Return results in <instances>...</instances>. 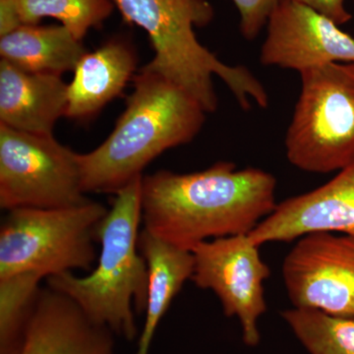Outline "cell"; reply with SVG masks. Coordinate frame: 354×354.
<instances>
[{"label":"cell","instance_id":"17","mask_svg":"<svg viewBox=\"0 0 354 354\" xmlns=\"http://www.w3.org/2000/svg\"><path fill=\"white\" fill-rule=\"evenodd\" d=\"M41 279L35 272L0 279V354H19Z\"/></svg>","mask_w":354,"mask_h":354},{"label":"cell","instance_id":"10","mask_svg":"<svg viewBox=\"0 0 354 354\" xmlns=\"http://www.w3.org/2000/svg\"><path fill=\"white\" fill-rule=\"evenodd\" d=\"M260 62L299 73L335 62H354V38L313 9L295 0H279L268 21Z\"/></svg>","mask_w":354,"mask_h":354},{"label":"cell","instance_id":"5","mask_svg":"<svg viewBox=\"0 0 354 354\" xmlns=\"http://www.w3.org/2000/svg\"><path fill=\"white\" fill-rule=\"evenodd\" d=\"M108 212L92 200L69 208L7 212L0 227V279L90 271L97 260V230Z\"/></svg>","mask_w":354,"mask_h":354},{"label":"cell","instance_id":"12","mask_svg":"<svg viewBox=\"0 0 354 354\" xmlns=\"http://www.w3.org/2000/svg\"><path fill=\"white\" fill-rule=\"evenodd\" d=\"M115 335L68 297L41 288L19 354H114Z\"/></svg>","mask_w":354,"mask_h":354},{"label":"cell","instance_id":"1","mask_svg":"<svg viewBox=\"0 0 354 354\" xmlns=\"http://www.w3.org/2000/svg\"><path fill=\"white\" fill-rule=\"evenodd\" d=\"M276 177L218 162L205 171H158L142 178L144 228L190 250L201 242L249 234L277 206Z\"/></svg>","mask_w":354,"mask_h":354},{"label":"cell","instance_id":"13","mask_svg":"<svg viewBox=\"0 0 354 354\" xmlns=\"http://www.w3.org/2000/svg\"><path fill=\"white\" fill-rule=\"evenodd\" d=\"M68 84L62 75L26 71L0 62V124L32 134L53 135L66 115Z\"/></svg>","mask_w":354,"mask_h":354},{"label":"cell","instance_id":"19","mask_svg":"<svg viewBox=\"0 0 354 354\" xmlns=\"http://www.w3.org/2000/svg\"><path fill=\"white\" fill-rule=\"evenodd\" d=\"M21 26L55 18L82 41L88 30L101 27L113 13V0H13Z\"/></svg>","mask_w":354,"mask_h":354},{"label":"cell","instance_id":"21","mask_svg":"<svg viewBox=\"0 0 354 354\" xmlns=\"http://www.w3.org/2000/svg\"><path fill=\"white\" fill-rule=\"evenodd\" d=\"M304 6L325 16L337 25L348 23L353 15L346 8V0H295Z\"/></svg>","mask_w":354,"mask_h":354},{"label":"cell","instance_id":"6","mask_svg":"<svg viewBox=\"0 0 354 354\" xmlns=\"http://www.w3.org/2000/svg\"><path fill=\"white\" fill-rule=\"evenodd\" d=\"M299 74L301 91L286 132V157L301 171H339L354 160V62Z\"/></svg>","mask_w":354,"mask_h":354},{"label":"cell","instance_id":"3","mask_svg":"<svg viewBox=\"0 0 354 354\" xmlns=\"http://www.w3.org/2000/svg\"><path fill=\"white\" fill-rule=\"evenodd\" d=\"M128 24L148 34L153 58L147 69L171 80L192 95L206 113L218 109L213 77H220L244 111L251 102L261 108L269 104V95L252 72L241 65L223 64L195 35L214 18L208 0H113Z\"/></svg>","mask_w":354,"mask_h":354},{"label":"cell","instance_id":"16","mask_svg":"<svg viewBox=\"0 0 354 354\" xmlns=\"http://www.w3.org/2000/svg\"><path fill=\"white\" fill-rule=\"evenodd\" d=\"M86 53L82 41L62 25H25L0 37L1 59L36 73L74 71Z\"/></svg>","mask_w":354,"mask_h":354},{"label":"cell","instance_id":"8","mask_svg":"<svg viewBox=\"0 0 354 354\" xmlns=\"http://www.w3.org/2000/svg\"><path fill=\"white\" fill-rule=\"evenodd\" d=\"M259 248L248 234H241L201 242L191 249V281L215 293L225 316L239 319L242 339L251 348L260 342L258 323L267 311L264 283L271 274Z\"/></svg>","mask_w":354,"mask_h":354},{"label":"cell","instance_id":"2","mask_svg":"<svg viewBox=\"0 0 354 354\" xmlns=\"http://www.w3.org/2000/svg\"><path fill=\"white\" fill-rule=\"evenodd\" d=\"M133 80L113 131L92 152L79 153L85 193L116 194L160 153L192 141L204 125L206 111L169 79L143 67Z\"/></svg>","mask_w":354,"mask_h":354},{"label":"cell","instance_id":"7","mask_svg":"<svg viewBox=\"0 0 354 354\" xmlns=\"http://www.w3.org/2000/svg\"><path fill=\"white\" fill-rule=\"evenodd\" d=\"M79 153L53 135L32 134L0 124V207L57 209L88 202Z\"/></svg>","mask_w":354,"mask_h":354},{"label":"cell","instance_id":"4","mask_svg":"<svg viewBox=\"0 0 354 354\" xmlns=\"http://www.w3.org/2000/svg\"><path fill=\"white\" fill-rule=\"evenodd\" d=\"M142 178L114 194L97 230L102 249L91 274L68 272L46 279L48 286L73 300L91 320L128 342L139 337L135 315L145 312L148 291V268L138 246Z\"/></svg>","mask_w":354,"mask_h":354},{"label":"cell","instance_id":"22","mask_svg":"<svg viewBox=\"0 0 354 354\" xmlns=\"http://www.w3.org/2000/svg\"><path fill=\"white\" fill-rule=\"evenodd\" d=\"M22 27L13 0H0V37Z\"/></svg>","mask_w":354,"mask_h":354},{"label":"cell","instance_id":"11","mask_svg":"<svg viewBox=\"0 0 354 354\" xmlns=\"http://www.w3.org/2000/svg\"><path fill=\"white\" fill-rule=\"evenodd\" d=\"M315 232L354 236V160L329 183L277 204L248 236L261 246Z\"/></svg>","mask_w":354,"mask_h":354},{"label":"cell","instance_id":"15","mask_svg":"<svg viewBox=\"0 0 354 354\" xmlns=\"http://www.w3.org/2000/svg\"><path fill=\"white\" fill-rule=\"evenodd\" d=\"M138 246L148 268V291L136 354H149L158 324L185 281L192 278L194 258L190 250L172 245L145 228L140 232Z\"/></svg>","mask_w":354,"mask_h":354},{"label":"cell","instance_id":"18","mask_svg":"<svg viewBox=\"0 0 354 354\" xmlns=\"http://www.w3.org/2000/svg\"><path fill=\"white\" fill-rule=\"evenodd\" d=\"M281 316L310 354H354V318L295 307Z\"/></svg>","mask_w":354,"mask_h":354},{"label":"cell","instance_id":"9","mask_svg":"<svg viewBox=\"0 0 354 354\" xmlns=\"http://www.w3.org/2000/svg\"><path fill=\"white\" fill-rule=\"evenodd\" d=\"M283 278L295 308L354 318V236L304 235L286 256Z\"/></svg>","mask_w":354,"mask_h":354},{"label":"cell","instance_id":"23","mask_svg":"<svg viewBox=\"0 0 354 354\" xmlns=\"http://www.w3.org/2000/svg\"><path fill=\"white\" fill-rule=\"evenodd\" d=\"M353 1H354V0H353Z\"/></svg>","mask_w":354,"mask_h":354},{"label":"cell","instance_id":"14","mask_svg":"<svg viewBox=\"0 0 354 354\" xmlns=\"http://www.w3.org/2000/svg\"><path fill=\"white\" fill-rule=\"evenodd\" d=\"M137 55L129 41L109 39L93 53H86L68 84L66 118L86 121L97 115L109 102L120 97L134 78Z\"/></svg>","mask_w":354,"mask_h":354},{"label":"cell","instance_id":"20","mask_svg":"<svg viewBox=\"0 0 354 354\" xmlns=\"http://www.w3.org/2000/svg\"><path fill=\"white\" fill-rule=\"evenodd\" d=\"M241 16V32L244 39L252 41L268 24L279 0H232Z\"/></svg>","mask_w":354,"mask_h":354}]
</instances>
